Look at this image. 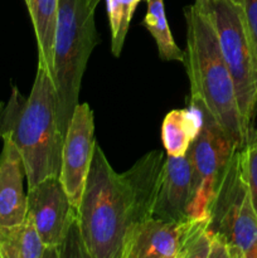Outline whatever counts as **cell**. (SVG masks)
<instances>
[{"instance_id": "6da1fadb", "label": "cell", "mask_w": 257, "mask_h": 258, "mask_svg": "<svg viewBox=\"0 0 257 258\" xmlns=\"http://www.w3.org/2000/svg\"><path fill=\"white\" fill-rule=\"evenodd\" d=\"M164 153L153 150L128 170L117 173L96 143L77 224L90 258H120L126 232L153 217L164 164Z\"/></svg>"}, {"instance_id": "7a4b0ae2", "label": "cell", "mask_w": 257, "mask_h": 258, "mask_svg": "<svg viewBox=\"0 0 257 258\" xmlns=\"http://www.w3.org/2000/svg\"><path fill=\"white\" fill-rule=\"evenodd\" d=\"M0 136L9 138L20 153L28 188L59 176L65 138L58 123L54 82L40 66L29 97L13 87L9 102L0 112Z\"/></svg>"}, {"instance_id": "3957f363", "label": "cell", "mask_w": 257, "mask_h": 258, "mask_svg": "<svg viewBox=\"0 0 257 258\" xmlns=\"http://www.w3.org/2000/svg\"><path fill=\"white\" fill-rule=\"evenodd\" d=\"M186 48L184 64L190 85V102L207 108L238 149L246 146L233 81L219 47L216 28L194 2L184 9Z\"/></svg>"}, {"instance_id": "277c9868", "label": "cell", "mask_w": 257, "mask_h": 258, "mask_svg": "<svg viewBox=\"0 0 257 258\" xmlns=\"http://www.w3.org/2000/svg\"><path fill=\"white\" fill-rule=\"evenodd\" d=\"M95 10L85 0H59L54 39V82L59 130L65 138L80 98L81 82L93 48L98 44Z\"/></svg>"}, {"instance_id": "5b68a950", "label": "cell", "mask_w": 257, "mask_h": 258, "mask_svg": "<svg viewBox=\"0 0 257 258\" xmlns=\"http://www.w3.org/2000/svg\"><path fill=\"white\" fill-rule=\"evenodd\" d=\"M216 28L219 47L236 91L246 145L253 136L257 107V54L238 0H196Z\"/></svg>"}, {"instance_id": "8992f818", "label": "cell", "mask_w": 257, "mask_h": 258, "mask_svg": "<svg viewBox=\"0 0 257 258\" xmlns=\"http://www.w3.org/2000/svg\"><path fill=\"white\" fill-rule=\"evenodd\" d=\"M238 150L212 202L209 229L226 239L231 258H257V213L242 173Z\"/></svg>"}, {"instance_id": "52a82bcc", "label": "cell", "mask_w": 257, "mask_h": 258, "mask_svg": "<svg viewBox=\"0 0 257 258\" xmlns=\"http://www.w3.org/2000/svg\"><path fill=\"white\" fill-rule=\"evenodd\" d=\"M201 110L202 128L188 150L191 164V202L189 217L209 218V209L219 181L226 173L234 153L238 150L233 140L224 133L202 103L190 102Z\"/></svg>"}, {"instance_id": "ba28073f", "label": "cell", "mask_w": 257, "mask_h": 258, "mask_svg": "<svg viewBox=\"0 0 257 258\" xmlns=\"http://www.w3.org/2000/svg\"><path fill=\"white\" fill-rule=\"evenodd\" d=\"M27 208L45 247L43 258L59 257V247L77 222V209L71 204L59 176L28 188Z\"/></svg>"}, {"instance_id": "9c48e42d", "label": "cell", "mask_w": 257, "mask_h": 258, "mask_svg": "<svg viewBox=\"0 0 257 258\" xmlns=\"http://www.w3.org/2000/svg\"><path fill=\"white\" fill-rule=\"evenodd\" d=\"M209 218H188L168 222L148 218L134 224L126 232L120 258H183V252L193 234Z\"/></svg>"}, {"instance_id": "30bf717a", "label": "cell", "mask_w": 257, "mask_h": 258, "mask_svg": "<svg viewBox=\"0 0 257 258\" xmlns=\"http://www.w3.org/2000/svg\"><path fill=\"white\" fill-rule=\"evenodd\" d=\"M95 120L88 103H78L63 139L59 180L71 204L78 208L95 153Z\"/></svg>"}, {"instance_id": "8fae6325", "label": "cell", "mask_w": 257, "mask_h": 258, "mask_svg": "<svg viewBox=\"0 0 257 258\" xmlns=\"http://www.w3.org/2000/svg\"><path fill=\"white\" fill-rule=\"evenodd\" d=\"M191 202V164L188 153L164 160L153 209V218L181 222L189 217Z\"/></svg>"}, {"instance_id": "7c38bea8", "label": "cell", "mask_w": 257, "mask_h": 258, "mask_svg": "<svg viewBox=\"0 0 257 258\" xmlns=\"http://www.w3.org/2000/svg\"><path fill=\"white\" fill-rule=\"evenodd\" d=\"M0 155V227L15 226L27 217V196L23 189L25 176L22 156L7 136L3 138Z\"/></svg>"}, {"instance_id": "4fadbf2b", "label": "cell", "mask_w": 257, "mask_h": 258, "mask_svg": "<svg viewBox=\"0 0 257 258\" xmlns=\"http://www.w3.org/2000/svg\"><path fill=\"white\" fill-rule=\"evenodd\" d=\"M203 116L197 106L189 105L166 113L161 125V140L169 156H183L202 128Z\"/></svg>"}, {"instance_id": "5bb4252c", "label": "cell", "mask_w": 257, "mask_h": 258, "mask_svg": "<svg viewBox=\"0 0 257 258\" xmlns=\"http://www.w3.org/2000/svg\"><path fill=\"white\" fill-rule=\"evenodd\" d=\"M38 44V66L54 76L53 55L59 0H25Z\"/></svg>"}, {"instance_id": "9a60e30c", "label": "cell", "mask_w": 257, "mask_h": 258, "mask_svg": "<svg viewBox=\"0 0 257 258\" xmlns=\"http://www.w3.org/2000/svg\"><path fill=\"white\" fill-rule=\"evenodd\" d=\"M44 249L28 212L22 223L0 227V258H43Z\"/></svg>"}, {"instance_id": "2e32d148", "label": "cell", "mask_w": 257, "mask_h": 258, "mask_svg": "<svg viewBox=\"0 0 257 258\" xmlns=\"http://www.w3.org/2000/svg\"><path fill=\"white\" fill-rule=\"evenodd\" d=\"M144 25L153 35L159 55L164 60L184 62V52L175 44L165 17L163 0H148Z\"/></svg>"}, {"instance_id": "e0dca14e", "label": "cell", "mask_w": 257, "mask_h": 258, "mask_svg": "<svg viewBox=\"0 0 257 258\" xmlns=\"http://www.w3.org/2000/svg\"><path fill=\"white\" fill-rule=\"evenodd\" d=\"M239 164L248 186L252 204L257 213V143H249L238 150Z\"/></svg>"}, {"instance_id": "ac0fdd59", "label": "cell", "mask_w": 257, "mask_h": 258, "mask_svg": "<svg viewBox=\"0 0 257 258\" xmlns=\"http://www.w3.org/2000/svg\"><path fill=\"white\" fill-rule=\"evenodd\" d=\"M257 54V0H238Z\"/></svg>"}, {"instance_id": "d6986e66", "label": "cell", "mask_w": 257, "mask_h": 258, "mask_svg": "<svg viewBox=\"0 0 257 258\" xmlns=\"http://www.w3.org/2000/svg\"><path fill=\"white\" fill-rule=\"evenodd\" d=\"M106 2H107L108 19H110L111 38H113L117 34L122 18V0H106Z\"/></svg>"}, {"instance_id": "ffe728a7", "label": "cell", "mask_w": 257, "mask_h": 258, "mask_svg": "<svg viewBox=\"0 0 257 258\" xmlns=\"http://www.w3.org/2000/svg\"><path fill=\"white\" fill-rule=\"evenodd\" d=\"M100 2L101 0H85V3L87 4V7L92 10H96V7H97L98 3Z\"/></svg>"}, {"instance_id": "44dd1931", "label": "cell", "mask_w": 257, "mask_h": 258, "mask_svg": "<svg viewBox=\"0 0 257 258\" xmlns=\"http://www.w3.org/2000/svg\"><path fill=\"white\" fill-rule=\"evenodd\" d=\"M249 143H257V131H256V133H253V136H252V139H251V141H249Z\"/></svg>"}]
</instances>
